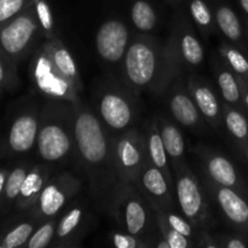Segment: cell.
<instances>
[{
  "label": "cell",
  "mask_w": 248,
  "mask_h": 248,
  "mask_svg": "<svg viewBox=\"0 0 248 248\" xmlns=\"http://www.w3.org/2000/svg\"><path fill=\"white\" fill-rule=\"evenodd\" d=\"M41 45L45 48L47 55L50 56L51 61L56 65V68L60 70L61 74L65 79L69 80L74 85L75 89L81 93L84 85H82L81 77H80L79 68H78L77 62H75L74 57L68 50L67 46L58 38L45 39V41Z\"/></svg>",
  "instance_id": "22"
},
{
  "label": "cell",
  "mask_w": 248,
  "mask_h": 248,
  "mask_svg": "<svg viewBox=\"0 0 248 248\" xmlns=\"http://www.w3.org/2000/svg\"><path fill=\"white\" fill-rule=\"evenodd\" d=\"M218 52L225 64L240 78L241 84L248 82V53L229 41L220 43Z\"/></svg>",
  "instance_id": "27"
},
{
  "label": "cell",
  "mask_w": 248,
  "mask_h": 248,
  "mask_svg": "<svg viewBox=\"0 0 248 248\" xmlns=\"http://www.w3.org/2000/svg\"><path fill=\"white\" fill-rule=\"evenodd\" d=\"M130 17L138 34H149L157 26V14L147 0H136L131 5Z\"/></svg>",
  "instance_id": "28"
},
{
  "label": "cell",
  "mask_w": 248,
  "mask_h": 248,
  "mask_svg": "<svg viewBox=\"0 0 248 248\" xmlns=\"http://www.w3.org/2000/svg\"><path fill=\"white\" fill-rule=\"evenodd\" d=\"M181 15L171 27L169 36L183 68L189 70L201 67L205 61V48L190 22Z\"/></svg>",
  "instance_id": "15"
},
{
  "label": "cell",
  "mask_w": 248,
  "mask_h": 248,
  "mask_svg": "<svg viewBox=\"0 0 248 248\" xmlns=\"http://www.w3.org/2000/svg\"><path fill=\"white\" fill-rule=\"evenodd\" d=\"M156 212V220H157V229H159V234L161 235L162 239L166 240L169 242L171 248H189L196 246L195 242L193 240L188 239L184 235L179 234L178 232L173 229L169 223L165 219L164 215L160 210H155Z\"/></svg>",
  "instance_id": "34"
},
{
  "label": "cell",
  "mask_w": 248,
  "mask_h": 248,
  "mask_svg": "<svg viewBox=\"0 0 248 248\" xmlns=\"http://www.w3.org/2000/svg\"><path fill=\"white\" fill-rule=\"evenodd\" d=\"M167 1H169L171 5H173V6H176V5H178L179 0H167Z\"/></svg>",
  "instance_id": "43"
},
{
  "label": "cell",
  "mask_w": 248,
  "mask_h": 248,
  "mask_svg": "<svg viewBox=\"0 0 248 248\" xmlns=\"http://www.w3.org/2000/svg\"><path fill=\"white\" fill-rule=\"evenodd\" d=\"M183 69L170 38L161 43L150 34H137L131 38L120 64V77L123 85L136 94L162 96Z\"/></svg>",
  "instance_id": "2"
},
{
  "label": "cell",
  "mask_w": 248,
  "mask_h": 248,
  "mask_svg": "<svg viewBox=\"0 0 248 248\" xmlns=\"http://www.w3.org/2000/svg\"><path fill=\"white\" fill-rule=\"evenodd\" d=\"M236 1L239 2L240 7L244 11V14L248 17V0H236Z\"/></svg>",
  "instance_id": "41"
},
{
  "label": "cell",
  "mask_w": 248,
  "mask_h": 248,
  "mask_svg": "<svg viewBox=\"0 0 248 248\" xmlns=\"http://www.w3.org/2000/svg\"><path fill=\"white\" fill-rule=\"evenodd\" d=\"M31 167V166L29 164H21L9 172L4 191H2L4 201L6 205H15L16 203L24 179H26Z\"/></svg>",
  "instance_id": "31"
},
{
  "label": "cell",
  "mask_w": 248,
  "mask_h": 248,
  "mask_svg": "<svg viewBox=\"0 0 248 248\" xmlns=\"http://www.w3.org/2000/svg\"><path fill=\"white\" fill-rule=\"evenodd\" d=\"M186 86L206 123L211 127L219 128L223 125V103H220L212 85L201 75L191 73L186 80Z\"/></svg>",
  "instance_id": "19"
},
{
  "label": "cell",
  "mask_w": 248,
  "mask_h": 248,
  "mask_svg": "<svg viewBox=\"0 0 248 248\" xmlns=\"http://www.w3.org/2000/svg\"><path fill=\"white\" fill-rule=\"evenodd\" d=\"M167 107L177 124L193 131H205L208 125L189 92L183 74L179 75L166 93ZM210 126V125H208Z\"/></svg>",
  "instance_id": "13"
},
{
  "label": "cell",
  "mask_w": 248,
  "mask_h": 248,
  "mask_svg": "<svg viewBox=\"0 0 248 248\" xmlns=\"http://www.w3.org/2000/svg\"><path fill=\"white\" fill-rule=\"evenodd\" d=\"M131 36L127 26L119 18L102 22L94 36V45L103 63L120 67L130 45Z\"/></svg>",
  "instance_id": "12"
},
{
  "label": "cell",
  "mask_w": 248,
  "mask_h": 248,
  "mask_svg": "<svg viewBox=\"0 0 248 248\" xmlns=\"http://www.w3.org/2000/svg\"><path fill=\"white\" fill-rule=\"evenodd\" d=\"M245 155H246V159H247V161H248V144H247V147H246V149H245Z\"/></svg>",
  "instance_id": "44"
},
{
  "label": "cell",
  "mask_w": 248,
  "mask_h": 248,
  "mask_svg": "<svg viewBox=\"0 0 248 248\" xmlns=\"http://www.w3.org/2000/svg\"><path fill=\"white\" fill-rule=\"evenodd\" d=\"M7 174H9V171L5 169H0V195L2 194L5 188V183H6Z\"/></svg>",
  "instance_id": "40"
},
{
  "label": "cell",
  "mask_w": 248,
  "mask_h": 248,
  "mask_svg": "<svg viewBox=\"0 0 248 248\" xmlns=\"http://www.w3.org/2000/svg\"><path fill=\"white\" fill-rule=\"evenodd\" d=\"M136 96L125 85H103L97 91L94 111L113 135L135 127L140 118Z\"/></svg>",
  "instance_id": "5"
},
{
  "label": "cell",
  "mask_w": 248,
  "mask_h": 248,
  "mask_svg": "<svg viewBox=\"0 0 248 248\" xmlns=\"http://www.w3.org/2000/svg\"><path fill=\"white\" fill-rule=\"evenodd\" d=\"M216 248H247L248 236L235 232L234 234L212 235Z\"/></svg>",
  "instance_id": "38"
},
{
  "label": "cell",
  "mask_w": 248,
  "mask_h": 248,
  "mask_svg": "<svg viewBox=\"0 0 248 248\" xmlns=\"http://www.w3.org/2000/svg\"><path fill=\"white\" fill-rule=\"evenodd\" d=\"M203 189L207 196L222 213L230 227L240 234L248 236V200L241 193L232 188L218 186L205 178Z\"/></svg>",
  "instance_id": "11"
},
{
  "label": "cell",
  "mask_w": 248,
  "mask_h": 248,
  "mask_svg": "<svg viewBox=\"0 0 248 248\" xmlns=\"http://www.w3.org/2000/svg\"><path fill=\"white\" fill-rule=\"evenodd\" d=\"M56 227H57V219L45 220L40 223L38 228L33 232L31 236L29 237L28 242L26 244L27 248H46L50 247L56 235Z\"/></svg>",
  "instance_id": "35"
},
{
  "label": "cell",
  "mask_w": 248,
  "mask_h": 248,
  "mask_svg": "<svg viewBox=\"0 0 248 248\" xmlns=\"http://www.w3.org/2000/svg\"><path fill=\"white\" fill-rule=\"evenodd\" d=\"M34 9H35L36 16L40 22L41 29L45 39L57 38L55 29V19H53L52 10L47 0H33Z\"/></svg>",
  "instance_id": "36"
},
{
  "label": "cell",
  "mask_w": 248,
  "mask_h": 248,
  "mask_svg": "<svg viewBox=\"0 0 248 248\" xmlns=\"http://www.w3.org/2000/svg\"><path fill=\"white\" fill-rule=\"evenodd\" d=\"M156 121L172 169L178 165L186 164V140L182 131L176 124L165 116H157Z\"/></svg>",
  "instance_id": "25"
},
{
  "label": "cell",
  "mask_w": 248,
  "mask_h": 248,
  "mask_svg": "<svg viewBox=\"0 0 248 248\" xmlns=\"http://www.w3.org/2000/svg\"><path fill=\"white\" fill-rule=\"evenodd\" d=\"M144 133L145 140H147V150L149 162L154 165L155 167H157L160 171H162V173L166 176L170 183L174 186L173 170H172L169 155H167L166 149H165L164 140H162L156 119L147 124Z\"/></svg>",
  "instance_id": "24"
},
{
  "label": "cell",
  "mask_w": 248,
  "mask_h": 248,
  "mask_svg": "<svg viewBox=\"0 0 248 248\" xmlns=\"http://www.w3.org/2000/svg\"><path fill=\"white\" fill-rule=\"evenodd\" d=\"M74 142V157L86 179L90 198L97 210L108 213L121 182L114 157L113 133L81 101L75 104Z\"/></svg>",
  "instance_id": "1"
},
{
  "label": "cell",
  "mask_w": 248,
  "mask_h": 248,
  "mask_svg": "<svg viewBox=\"0 0 248 248\" xmlns=\"http://www.w3.org/2000/svg\"><path fill=\"white\" fill-rule=\"evenodd\" d=\"M19 82L17 64L0 46V91H15Z\"/></svg>",
  "instance_id": "33"
},
{
  "label": "cell",
  "mask_w": 248,
  "mask_h": 248,
  "mask_svg": "<svg viewBox=\"0 0 248 248\" xmlns=\"http://www.w3.org/2000/svg\"><path fill=\"white\" fill-rule=\"evenodd\" d=\"M198 154L201 157L206 179L218 186L235 189L245 198H247L248 190L246 183L235 165L227 156L205 147L200 148Z\"/></svg>",
  "instance_id": "16"
},
{
  "label": "cell",
  "mask_w": 248,
  "mask_h": 248,
  "mask_svg": "<svg viewBox=\"0 0 248 248\" xmlns=\"http://www.w3.org/2000/svg\"><path fill=\"white\" fill-rule=\"evenodd\" d=\"M29 77L36 91L47 98L61 99L74 104L81 101V93L69 80L61 74L41 44L34 51L31 57Z\"/></svg>",
  "instance_id": "8"
},
{
  "label": "cell",
  "mask_w": 248,
  "mask_h": 248,
  "mask_svg": "<svg viewBox=\"0 0 248 248\" xmlns=\"http://www.w3.org/2000/svg\"><path fill=\"white\" fill-rule=\"evenodd\" d=\"M53 167L47 164H38L31 167L23 182L19 195L17 198L16 208L18 211H31L36 203L41 191L53 174Z\"/></svg>",
  "instance_id": "20"
},
{
  "label": "cell",
  "mask_w": 248,
  "mask_h": 248,
  "mask_svg": "<svg viewBox=\"0 0 248 248\" xmlns=\"http://www.w3.org/2000/svg\"><path fill=\"white\" fill-rule=\"evenodd\" d=\"M41 38L45 36L33 4L0 27V46L16 64L33 55Z\"/></svg>",
  "instance_id": "7"
},
{
  "label": "cell",
  "mask_w": 248,
  "mask_h": 248,
  "mask_svg": "<svg viewBox=\"0 0 248 248\" xmlns=\"http://www.w3.org/2000/svg\"><path fill=\"white\" fill-rule=\"evenodd\" d=\"M31 4L33 0H0V27Z\"/></svg>",
  "instance_id": "37"
},
{
  "label": "cell",
  "mask_w": 248,
  "mask_h": 248,
  "mask_svg": "<svg viewBox=\"0 0 248 248\" xmlns=\"http://www.w3.org/2000/svg\"><path fill=\"white\" fill-rule=\"evenodd\" d=\"M40 223L43 222L33 217V220H24V222L14 225L0 239V248H17L26 246L29 237L36 229V224H40Z\"/></svg>",
  "instance_id": "30"
},
{
  "label": "cell",
  "mask_w": 248,
  "mask_h": 248,
  "mask_svg": "<svg viewBox=\"0 0 248 248\" xmlns=\"http://www.w3.org/2000/svg\"><path fill=\"white\" fill-rule=\"evenodd\" d=\"M242 101H244V109L248 114V82L242 84Z\"/></svg>",
  "instance_id": "39"
},
{
  "label": "cell",
  "mask_w": 248,
  "mask_h": 248,
  "mask_svg": "<svg viewBox=\"0 0 248 248\" xmlns=\"http://www.w3.org/2000/svg\"><path fill=\"white\" fill-rule=\"evenodd\" d=\"M174 196L178 211L202 232H211L213 227L212 211L207 194L200 179L191 171L189 165L174 166Z\"/></svg>",
  "instance_id": "6"
},
{
  "label": "cell",
  "mask_w": 248,
  "mask_h": 248,
  "mask_svg": "<svg viewBox=\"0 0 248 248\" xmlns=\"http://www.w3.org/2000/svg\"><path fill=\"white\" fill-rule=\"evenodd\" d=\"M161 235L156 236H137L126 232H113L109 236L111 245L116 248H148L156 247Z\"/></svg>",
  "instance_id": "32"
},
{
  "label": "cell",
  "mask_w": 248,
  "mask_h": 248,
  "mask_svg": "<svg viewBox=\"0 0 248 248\" xmlns=\"http://www.w3.org/2000/svg\"><path fill=\"white\" fill-rule=\"evenodd\" d=\"M82 181L67 171L53 173L31 207V216L40 222L52 219L81 191Z\"/></svg>",
  "instance_id": "10"
},
{
  "label": "cell",
  "mask_w": 248,
  "mask_h": 248,
  "mask_svg": "<svg viewBox=\"0 0 248 248\" xmlns=\"http://www.w3.org/2000/svg\"><path fill=\"white\" fill-rule=\"evenodd\" d=\"M135 186L154 210H178L174 186L170 183L162 171L150 162L142 170Z\"/></svg>",
  "instance_id": "14"
},
{
  "label": "cell",
  "mask_w": 248,
  "mask_h": 248,
  "mask_svg": "<svg viewBox=\"0 0 248 248\" xmlns=\"http://www.w3.org/2000/svg\"><path fill=\"white\" fill-rule=\"evenodd\" d=\"M223 125L237 147L245 152L248 144V114L246 111L223 103Z\"/></svg>",
  "instance_id": "26"
},
{
  "label": "cell",
  "mask_w": 248,
  "mask_h": 248,
  "mask_svg": "<svg viewBox=\"0 0 248 248\" xmlns=\"http://www.w3.org/2000/svg\"><path fill=\"white\" fill-rule=\"evenodd\" d=\"M113 150L120 181L135 184L149 162L144 131L135 127L113 135Z\"/></svg>",
  "instance_id": "9"
},
{
  "label": "cell",
  "mask_w": 248,
  "mask_h": 248,
  "mask_svg": "<svg viewBox=\"0 0 248 248\" xmlns=\"http://www.w3.org/2000/svg\"><path fill=\"white\" fill-rule=\"evenodd\" d=\"M213 74H215L216 84H217L223 103L245 110L244 101H242V84L240 78L225 64L223 60L222 62L215 61Z\"/></svg>",
  "instance_id": "23"
},
{
  "label": "cell",
  "mask_w": 248,
  "mask_h": 248,
  "mask_svg": "<svg viewBox=\"0 0 248 248\" xmlns=\"http://www.w3.org/2000/svg\"><path fill=\"white\" fill-rule=\"evenodd\" d=\"M188 9L194 23L205 38L217 31L213 10L206 4L205 0H188Z\"/></svg>",
  "instance_id": "29"
},
{
  "label": "cell",
  "mask_w": 248,
  "mask_h": 248,
  "mask_svg": "<svg viewBox=\"0 0 248 248\" xmlns=\"http://www.w3.org/2000/svg\"><path fill=\"white\" fill-rule=\"evenodd\" d=\"M39 115L40 111L35 107H31L15 116L9 126L5 142L7 154H26L36 145Z\"/></svg>",
  "instance_id": "17"
},
{
  "label": "cell",
  "mask_w": 248,
  "mask_h": 248,
  "mask_svg": "<svg viewBox=\"0 0 248 248\" xmlns=\"http://www.w3.org/2000/svg\"><path fill=\"white\" fill-rule=\"evenodd\" d=\"M108 215L120 230L137 236H156V212L137 186L130 182L118 184L111 198Z\"/></svg>",
  "instance_id": "4"
},
{
  "label": "cell",
  "mask_w": 248,
  "mask_h": 248,
  "mask_svg": "<svg viewBox=\"0 0 248 248\" xmlns=\"http://www.w3.org/2000/svg\"><path fill=\"white\" fill-rule=\"evenodd\" d=\"M75 104L47 98L39 115L36 150L45 164L55 167L74 156Z\"/></svg>",
  "instance_id": "3"
},
{
  "label": "cell",
  "mask_w": 248,
  "mask_h": 248,
  "mask_svg": "<svg viewBox=\"0 0 248 248\" xmlns=\"http://www.w3.org/2000/svg\"><path fill=\"white\" fill-rule=\"evenodd\" d=\"M90 213L84 201H78L70 206L57 220L56 235L50 247L63 248L79 246L82 235L86 232Z\"/></svg>",
  "instance_id": "18"
},
{
  "label": "cell",
  "mask_w": 248,
  "mask_h": 248,
  "mask_svg": "<svg viewBox=\"0 0 248 248\" xmlns=\"http://www.w3.org/2000/svg\"><path fill=\"white\" fill-rule=\"evenodd\" d=\"M212 10L218 31L225 36L229 43L239 46L245 52L248 53V41L245 26L235 10L223 2L215 5Z\"/></svg>",
  "instance_id": "21"
},
{
  "label": "cell",
  "mask_w": 248,
  "mask_h": 248,
  "mask_svg": "<svg viewBox=\"0 0 248 248\" xmlns=\"http://www.w3.org/2000/svg\"><path fill=\"white\" fill-rule=\"evenodd\" d=\"M245 31H246V36H247V41H248V17H245Z\"/></svg>",
  "instance_id": "42"
}]
</instances>
